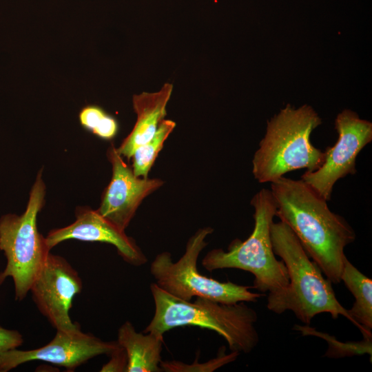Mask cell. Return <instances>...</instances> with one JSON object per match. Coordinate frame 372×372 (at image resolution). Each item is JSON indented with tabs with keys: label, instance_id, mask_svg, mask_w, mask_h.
Listing matches in <instances>:
<instances>
[{
	"label": "cell",
	"instance_id": "cell-15",
	"mask_svg": "<svg viewBox=\"0 0 372 372\" xmlns=\"http://www.w3.org/2000/svg\"><path fill=\"white\" fill-rule=\"evenodd\" d=\"M341 281L355 298L348 309L352 323L361 331L363 337H371L372 329V280L360 272L346 258L344 261Z\"/></svg>",
	"mask_w": 372,
	"mask_h": 372
},
{
	"label": "cell",
	"instance_id": "cell-1",
	"mask_svg": "<svg viewBox=\"0 0 372 372\" xmlns=\"http://www.w3.org/2000/svg\"><path fill=\"white\" fill-rule=\"evenodd\" d=\"M276 214L293 231L309 258L332 283L340 277L347 256L344 248L354 242L352 227L333 213L327 201L304 180L285 176L271 183Z\"/></svg>",
	"mask_w": 372,
	"mask_h": 372
},
{
	"label": "cell",
	"instance_id": "cell-2",
	"mask_svg": "<svg viewBox=\"0 0 372 372\" xmlns=\"http://www.w3.org/2000/svg\"><path fill=\"white\" fill-rule=\"evenodd\" d=\"M270 234L273 252L284 262L289 282L285 288L269 293L267 309L277 314L291 311L307 325L322 313H329L333 319L341 315L352 322L348 309L336 298L332 282L311 260L290 227L281 220L273 222Z\"/></svg>",
	"mask_w": 372,
	"mask_h": 372
},
{
	"label": "cell",
	"instance_id": "cell-8",
	"mask_svg": "<svg viewBox=\"0 0 372 372\" xmlns=\"http://www.w3.org/2000/svg\"><path fill=\"white\" fill-rule=\"evenodd\" d=\"M338 134L336 143L327 147L322 164L313 172L306 171L301 179L327 201L331 200L335 183L356 174V158L372 141V123L362 119L349 109L339 113L335 120Z\"/></svg>",
	"mask_w": 372,
	"mask_h": 372
},
{
	"label": "cell",
	"instance_id": "cell-11",
	"mask_svg": "<svg viewBox=\"0 0 372 372\" xmlns=\"http://www.w3.org/2000/svg\"><path fill=\"white\" fill-rule=\"evenodd\" d=\"M107 154L112 167V176L96 211L125 231L143 199L164 182L159 178L135 176L114 145L108 148Z\"/></svg>",
	"mask_w": 372,
	"mask_h": 372
},
{
	"label": "cell",
	"instance_id": "cell-6",
	"mask_svg": "<svg viewBox=\"0 0 372 372\" xmlns=\"http://www.w3.org/2000/svg\"><path fill=\"white\" fill-rule=\"evenodd\" d=\"M45 194V186L40 171L23 214H8L0 218V250L4 252L7 260L4 270L0 273V285L7 278H12L17 300L25 298L50 253L45 237L39 233L37 225Z\"/></svg>",
	"mask_w": 372,
	"mask_h": 372
},
{
	"label": "cell",
	"instance_id": "cell-20",
	"mask_svg": "<svg viewBox=\"0 0 372 372\" xmlns=\"http://www.w3.org/2000/svg\"><path fill=\"white\" fill-rule=\"evenodd\" d=\"M110 355V361L102 367L101 371H127V357L122 347L119 346Z\"/></svg>",
	"mask_w": 372,
	"mask_h": 372
},
{
	"label": "cell",
	"instance_id": "cell-13",
	"mask_svg": "<svg viewBox=\"0 0 372 372\" xmlns=\"http://www.w3.org/2000/svg\"><path fill=\"white\" fill-rule=\"evenodd\" d=\"M172 90V84L167 83L158 92H144L133 96V108L137 118L131 132L117 148L122 156L130 159L139 146L153 137L166 116Z\"/></svg>",
	"mask_w": 372,
	"mask_h": 372
},
{
	"label": "cell",
	"instance_id": "cell-14",
	"mask_svg": "<svg viewBox=\"0 0 372 372\" xmlns=\"http://www.w3.org/2000/svg\"><path fill=\"white\" fill-rule=\"evenodd\" d=\"M137 332L126 321L118 331V344L127 357V372H160L163 335L154 332Z\"/></svg>",
	"mask_w": 372,
	"mask_h": 372
},
{
	"label": "cell",
	"instance_id": "cell-19",
	"mask_svg": "<svg viewBox=\"0 0 372 372\" xmlns=\"http://www.w3.org/2000/svg\"><path fill=\"white\" fill-rule=\"evenodd\" d=\"M23 341L22 335L18 331L7 329L0 326V354L19 347Z\"/></svg>",
	"mask_w": 372,
	"mask_h": 372
},
{
	"label": "cell",
	"instance_id": "cell-9",
	"mask_svg": "<svg viewBox=\"0 0 372 372\" xmlns=\"http://www.w3.org/2000/svg\"><path fill=\"white\" fill-rule=\"evenodd\" d=\"M81 289L77 271L64 258L50 253L30 291L50 324L56 330L70 332L81 329L79 324L72 321L70 310Z\"/></svg>",
	"mask_w": 372,
	"mask_h": 372
},
{
	"label": "cell",
	"instance_id": "cell-3",
	"mask_svg": "<svg viewBox=\"0 0 372 372\" xmlns=\"http://www.w3.org/2000/svg\"><path fill=\"white\" fill-rule=\"evenodd\" d=\"M155 312L144 333L163 335L178 327L195 326L216 331L231 351L249 353L258 344L256 311L244 302L223 304L196 297L191 302L170 295L155 282L150 286Z\"/></svg>",
	"mask_w": 372,
	"mask_h": 372
},
{
	"label": "cell",
	"instance_id": "cell-12",
	"mask_svg": "<svg viewBox=\"0 0 372 372\" xmlns=\"http://www.w3.org/2000/svg\"><path fill=\"white\" fill-rule=\"evenodd\" d=\"M68 239L112 244L122 258L134 266H141L147 262L143 251L125 231L121 230L96 210L90 208L76 209V220L73 223L53 229L45 237L50 249Z\"/></svg>",
	"mask_w": 372,
	"mask_h": 372
},
{
	"label": "cell",
	"instance_id": "cell-17",
	"mask_svg": "<svg viewBox=\"0 0 372 372\" xmlns=\"http://www.w3.org/2000/svg\"><path fill=\"white\" fill-rule=\"evenodd\" d=\"M79 119L84 129L103 139L113 138L118 130L117 121L96 105L83 107L79 112Z\"/></svg>",
	"mask_w": 372,
	"mask_h": 372
},
{
	"label": "cell",
	"instance_id": "cell-5",
	"mask_svg": "<svg viewBox=\"0 0 372 372\" xmlns=\"http://www.w3.org/2000/svg\"><path fill=\"white\" fill-rule=\"evenodd\" d=\"M254 228L244 241L234 240L227 251L214 249L202 260L203 267L212 271L238 269L254 276V288L261 293H273L285 288L289 282L284 262L273 250L270 229L276 214V205L269 189L262 188L252 197Z\"/></svg>",
	"mask_w": 372,
	"mask_h": 372
},
{
	"label": "cell",
	"instance_id": "cell-7",
	"mask_svg": "<svg viewBox=\"0 0 372 372\" xmlns=\"http://www.w3.org/2000/svg\"><path fill=\"white\" fill-rule=\"evenodd\" d=\"M213 231L209 227L196 231L188 240L184 254L175 262L169 252L157 254L150 265L155 283L170 295L186 301L201 297L223 304L256 302L263 295L250 291L251 287L222 282L199 273L197 260L207 245L206 237Z\"/></svg>",
	"mask_w": 372,
	"mask_h": 372
},
{
	"label": "cell",
	"instance_id": "cell-16",
	"mask_svg": "<svg viewBox=\"0 0 372 372\" xmlns=\"http://www.w3.org/2000/svg\"><path fill=\"white\" fill-rule=\"evenodd\" d=\"M176 127L172 120L163 119L153 137L139 146L133 153L132 170L135 176L147 178L154 161L163 144Z\"/></svg>",
	"mask_w": 372,
	"mask_h": 372
},
{
	"label": "cell",
	"instance_id": "cell-18",
	"mask_svg": "<svg viewBox=\"0 0 372 372\" xmlns=\"http://www.w3.org/2000/svg\"><path fill=\"white\" fill-rule=\"evenodd\" d=\"M225 348L223 347V348L220 349V352L216 358L211 359L203 364L198 362L196 364L194 362L189 364L178 361H170L161 362L160 366L162 370L168 372L214 371L222 366L234 361L239 354L235 351H232L229 354H225Z\"/></svg>",
	"mask_w": 372,
	"mask_h": 372
},
{
	"label": "cell",
	"instance_id": "cell-10",
	"mask_svg": "<svg viewBox=\"0 0 372 372\" xmlns=\"http://www.w3.org/2000/svg\"><path fill=\"white\" fill-rule=\"evenodd\" d=\"M120 345L117 341H103L81 329L75 331L56 330L46 345L32 350L17 348L0 354V372H7L33 360H41L74 370L90 359L102 354L110 355Z\"/></svg>",
	"mask_w": 372,
	"mask_h": 372
},
{
	"label": "cell",
	"instance_id": "cell-4",
	"mask_svg": "<svg viewBox=\"0 0 372 372\" xmlns=\"http://www.w3.org/2000/svg\"><path fill=\"white\" fill-rule=\"evenodd\" d=\"M321 123L309 105L295 108L288 104L281 109L267 122L265 134L254 154V178L260 183H271L291 171L317 169L324 161V152L311 143L310 137Z\"/></svg>",
	"mask_w": 372,
	"mask_h": 372
}]
</instances>
